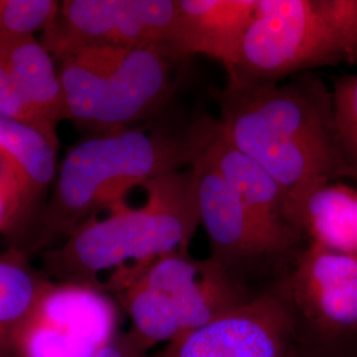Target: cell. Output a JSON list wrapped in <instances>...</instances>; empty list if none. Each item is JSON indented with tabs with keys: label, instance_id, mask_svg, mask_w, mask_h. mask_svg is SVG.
I'll return each mask as SVG.
<instances>
[{
	"label": "cell",
	"instance_id": "cell-4",
	"mask_svg": "<svg viewBox=\"0 0 357 357\" xmlns=\"http://www.w3.org/2000/svg\"><path fill=\"white\" fill-rule=\"evenodd\" d=\"M103 289L131 321L130 333L150 351L227 315L252 296L212 257L174 252L115 268Z\"/></svg>",
	"mask_w": 357,
	"mask_h": 357
},
{
	"label": "cell",
	"instance_id": "cell-18",
	"mask_svg": "<svg viewBox=\"0 0 357 357\" xmlns=\"http://www.w3.org/2000/svg\"><path fill=\"white\" fill-rule=\"evenodd\" d=\"M336 135L348 178L357 184V75L339 77L332 89Z\"/></svg>",
	"mask_w": 357,
	"mask_h": 357
},
{
	"label": "cell",
	"instance_id": "cell-16",
	"mask_svg": "<svg viewBox=\"0 0 357 357\" xmlns=\"http://www.w3.org/2000/svg\"><path fill=\"white\" fill-rule=\"evenodd\" d=\"M57 147L59 139L28 123L0 115V155L22 185L28 211L56 176Z\"/></svg>",
	"mask_w": 357,
	"mask_h": 357
},
{
	"label": "cell",
	"instance_id": "cell-11",
	"mask_svg": "<svg viewBox=\"0 0 357 357\" xmlns=\"http://www.w3.org/2000/svg\"><path fill=\"white\" fill-rule=\"evenodd\" d=\"M283 287L294 310L321 328L357 330V257L308 243Z\"/></svg>",
	"mask_w": 357,
	"mask_h": 357
},
{
	"label": "cell",
	"instance_id": "cell-12",
	"mask_svg": "<svg viewBox=\"0 0 357 357\" xmlns=\"http://www.w3.org/2000/svg\"><path fill=\"white\" fill-rule=\"evenodd\" d=\"M192 126L200 149L249 212L274 236L296 249L303 237L289 220L286 196L277 180L255 159L230 143L217 119L202 118Z\"/></svg>",
	"mask_w": 357,
	"mask_h": 357
},
{
	"label": "cell",
	"instance_id": "cell-1",
	"mask_svg": "<svg viewBox=\"0 0 357 357\" xmlns=\"http://www.w3.org/2000/svg\"><path fill=\"white\" fill-rule=\"evenodd\" d=\"M215 100L221 131L277 180L299 233L298 218L308 196L323 184L348 178L332 90L318 75L305 72L278 84L225 85L215 91Z\"/></svg>",
	"mask_w": 357,
	"mask_h": 357
},
{
	"label": "cell",
	"instance_id": "cell-6",
	"mask_svg": "<svg viewBox=\"0 0 357 357\" xmlns=\"http://www.w3.org/2000/svg\"><path fill=\"white\" fill-rule=\"evenodd\" d=\"M178 61L166 48L84 47L63 57L66 119L98 135L131 128L158 112Z\"/></svg>",
	"mask_w": 357,
	"mask_h": 357
},
{
	"label": "cell",
	"instance_id": "cell-3",
	"mask_svg": "<svg viewBox=\"0 0 357 357\" xmlns=\"http://www.w3.org/2000/svg\"><path fill=\"white\" fill-rule=\"evenodd\" d=\"M195 146L191 128L180 137L128 128L81 142L65 156L26 255L65 241L100 209L125 202L132 188L190 166Z\"/></svg>",
	"mask_w": 357,
	"mask_h": 357
},
{
	"label": "cell",
	"instance_id": "cell-14",
	"mask_svg": "<svg viewBox=\"0 0 357 357\" xmlns=\"http://www.w3.org/2000/svg\"><path fill=\"white\" fill-rule=\"evenodd\" d=\"M0 54L31 113L54 128L66 119L60 72L44 45L33 36L0 38Z\"/></svg>",
	"mask_w": 357,
	"mask_h": 357
},
{
	"label": "cell",
	"instance_id": "cell-13",
	"mask_svg": "<svg viewBox=\"0 0 357 357\" xmlns=\"http://www.w3.org/2000/svg\"><path fill=\"white\" fill-rule=\"evenodd\" d=\"M257 0H178L167 51L181 63L204 54L228 73L255 16Z\"/></svg>",
	"mask_w": 357,
	"mask_h": 357
},
{
	"label": "cell",
	"instance_id": "cell-5",
	"mask_svg": "<svg viewBox=\"0 0 357 357\" xmlns=\"http://www.w3.org/2000/svg\"><path fill=\"white\" fill-rule=\"evenodd\" d=\"M340 64L357 65V0H257L227 85L278 84Z\"/></svg>",
	"mask_w": 357,
	"mask_h": 357
},
{
	"label": "cell",
	"instance_id": "cell-9",
	"mask_svg": "<svg viewBox=\"0 0 357 357\" xmlns=\"http://www.w3.org/2000/svg\"><path fill=\"white\" fill-rule=\"evenodd\" d=\"M294 312L282 283L180 335L151 357H294Z\"/></svg>",
	"mask_w": 357,
	"mask_h": 357
},
{
	"label": "cell",
	"instance_id": "cell-22",
	"mask_svg": "<svg viewBox=\"0 0 357 357\" xmlns=\"http://www.w3.org/2000/svg\"><path fill=\"white\" fill-rule=\"evenodd\" d=\"M24 215V208L20 200L0 193V230L16 229Z\"/></svg>",
	"mask_w": 357,
	"mask_h": 357
},
{
	"label": "cell",
	"instance_id": "cell-2",
	"mask_svg": "<svg viewBox=\"0 0 357 357\" xmlns=\"http://www.w3.org/2000/svg\"><path fill=\"white\" fill-rule=\"evenodd\" d=\"M144 190V205H113L106 218L90 217L60 246L40 253L41 270L52 281L102 286L98 274L106 270L188 252L200 227L191 167L155 178Z\"/></svg>",
	"mask_w": 357,
	"mask_h": 357
},
{
	"label": "cell",
	"instance_id": "cell-21",
	"mask_svg": "<svg viewBox=\"0 0 357 357\" xmlns=\"http://www.w3.org/2000/svg\"><path fill=\"white\" fill-rule=\"evenodd\" d=\"M94 357H151L137 339L128 332H119L114 339Z\"/></svg>",
	"mask_w": 357,
	"mask_h": 357
},
{
	"label": "cell",
	"instance_id": "cell-10",
	"mask_svg": "<svg viewBox=\"0 0 357 357\" xmlns=\"http://www.w3.org/2000/svg\"><path fill=\"white\" fill-rule=\"evenodd\" d=\"M191 167L199 203L200 225L211 243L212 258L234 275L238 268L291 255L295 248L266 229L221 176L200 149L197 135Z\"/></svg>",
	"mask_w": 357,
	"mask_h": 357
},
{
	"label": "cell",
	"instance_id": "cell-15",
	"mask_svg": "<svg viewBox=\"0 0 357 357\" xmlns=\"http://www.w3.org/2000/svg\"><path fill=\"white\" fill-rule=\"evenodd\" d=\"M308 243L357 257V188L330 181L312 192L298 218Z\"/></svg>",
	"mask_w": 357,
	"mask_h": 357
},
{
	"label": "cell",
	"instance_id": "cell-8",
	"mask_svg": "<svg viewBox=\"0 0 357 357\" xmlns=\"http://www.w3.org/2000/svg\"><path fill=\"white\" fill-rule=\"evenodd\" d=\"M176 13L178 0H66L45 48L61 59L94 45L167 50Z\"/></svg>",
	"mask_w": 357,
	"mask_h": 357
},
{
	"label": "cell",
	"instance_id": "cell-17",
	"mask_svg": "<svg viewBox=\"0 0 357 357\" xmlns=\"http://www.w3.org/2000/svg\"><path fill=\"white\" fill-rule=\"evenodd\" d=\"M52 282L17 248L0 255V357H15L16 336Z\"/></svg>",
	"mask_w": 357,
	"mask_h": 357
},
{
	"label": "cell",
	"instance_id": "cell-20",
	"mask_svg": "<svg viewBox=\"0 0 357 357\" xmlns=\"http://www.w3.org/2000/svg\"><path fill=\"white\" fill-rule=\"evenodd\" d=\"M0 115L28 123L33 128L41 130L51 138L57 139L56 128H52L51 125L38 119V116L31 113V110L26 107L1 54H0Z\"/></svg>",
	"mask_w": 357,
	"mask_h": 357
},
{
	"label": "cell",
	"instance_id": "cell-19",
	"mask_svg": "<svg viewBox=\"0 0 357 357\" xmlns=\"http://www.w3.org/2000/svg\"><path fill=\"white\" fill-rule=\"evenodd\" d=\"M60 7L54 0H0V38H26L50 29Z\"/></svg>",
	"mask_w": 357,
	"mask_h": 357
},
{
	"label": "cell",
	"instance_id": "cell-7",
	"mask_svg": "<svg viewBox=\"0 0 357 357\" xmlns=\"http://www.w3.org/2000/svg\"><path fill=\"white\" fill-rule=\"evenodd\" d=\"M118 323L103 284L53 281L17 333L15 357H94L119 333Z\"/></svg>",
	"mask_w": 357,
	"mask_h": 357
}]
</instances>
